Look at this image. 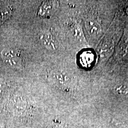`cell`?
Returning a JSON list of instances; mask_svg holds the SVG:
<instances>
[{
    "label": "cell",
    "mask_w": 128,
    "mask_h": 128,
    "mask_svg": "<svg viewBox=\"0 0 128 128\" xmlns=\"http://www.w3.org/2000/svg\"><path fill=\"white\" fill-rule=\"evenodd\" d=\"M114 92L119 96H128V86L126 84H119L114 88Z\"/></svg>",
    "instance_id": "cell-6"
},
{
    "label": "cell",
    "mask_w": 128,
    "mask_h": 128,
    "mask_svg": "<svg viewBox=\"0 0 128 128\" xmlns=\"http://www.w3.org/2000/svg\"><path fill=\"white\" fill-rule=\"evenodd\" d=\"M86 26L88 33L91 36L94 38H98L102 34V28L101 26L92 20H88L86 22Z\"/></svg>",
    "instance_id": "cell-3"
},
{
    "label": "cell",
    "mask_w": 128,
    "mask_h": 128,
    "mask_svg": "<svg viewBox=\"0 0 128 128\" xmlns=\"http://www.w3.org/2000/svg\"><path fill=\"white\" fill-rule=\"evenodd\" d=\"M10 13V10L7 8H0V24L9 17Z\"/></svg>",
    "instance_id": "cell-10"
},
{
    "label": "cell",
    "mask_w": 128,
    "mask_h": 128,
    "mask_svg": "<svg viewBox=\"0 0 128 128\" xmlns=\"http://www.w3.org/2000/svg\"><path fill=\"white\" fill-rule=\"evenodd\" d=\"M54 79L60 86H66L70 82V77L68 74L64 71H57L54 74Z\"/></svg>",
    "instance_id": "cell-4"
},
{
    "label": "cell",
    "mask_w": 128,
    "mask_h": 128,
    "mask_svg": "<svg viewBox=\"0 0 128 128\" xmlns=\"http://www.w3.org/2000/svg\"><path fill=\"white\" fill-rule=\"evenodd\" d=\"M2 84H1V82H0V93L1 92V91H2Z\"/></svg>",
    "instance_id": "cell-11"
},
{
    "label": "cell",
    "mask_w": 128,
    "mask_h": 128,
    "mask_svg": "<svg viewBox=\"0 0 128 128\" xmlns=\"http://www.w3.org/2000/svg\"><path fill=\"white\" fill-rule=\"evenodd\" d=\"M39 38L42 44L47 49L55 50L57 48L56 42L49 32H42L39 35Z\"/></svg>",
    "instance_id": "cell-2"
},
{
    "label": "cell",
    "mask_w": 128,
    "mask_h": 128,
    "mask_svg": "<svg viewBox=\"0 0 128 128\" xmlns=\"http://www.w3.org/2000/svg\"><path fill=\"white\" fill-rule=\"evenodd\" d=\"M126 13H127V14L128 15V7H127V8H126Z\"/></svg>",
    "instance_id": "cell-12"
},
{
    "label": "cell",
    "mask_w": 128,
    "mask_h": 128,
    "mask_svg": "<svg viewBox=\"0 0 128 128\" xmlns=\"http://www.w3.org/2000/svg\"><path fill=\"white\" fill-rule=\"evenodd\" d=\"M113 49V46L112 43L110 42H106L104 43L101 46L100 50H99V54L102 58H106L111 54Z\"/></svg>",
    "instance_id": "cell-5"
},
{
    "label": "cell",
    "mask_w": 128,
    "mask_h": 128,
    "mask_svg": "<svg viewBox=\"0 0 128 128\" xmlns=\"http://www.w3.org/2000/svg\"><path fill=\"white\" fill-rule=\"evenodd\" d=\"M53 3L52 2H46L42 6L39 12L42 16L49 15L51 13L53 10Z\"/></svg>",
    "instance_id": "cell-7"
},
{
    "label": "cell",
    "mask_w": 128,
    "mask_h": 128,
    "mask_svg": "<svg viewBox=\"0 0 128 128\" xmlns=\"http://www.w3.org/2000/svg\"><path fill=\"white\" fill-rule=\"evenodd\" d=\"M74 35L75 38L81 43L85 42V38L84 36V33L82 30V28H80V26H76L75 27L73 30Z\"/></svg>",
    "instance_id": "cell-8"
},
{
    "label": "cell",
    "mask_w": 128,
    "mask_h": 128,
    "mask_svg": "<svg viewBox=\"0 0 128 128\" xmlns=\"http://www.w3.org/2000/svg\"><path fill=\"white\" fill-rule=\"evenodd\" d=\"M1 55L4 63L10 66L18 68L22 66V55L18 50L12 48H6L1 52Z\"/></svg>",
    "instance_id": "cell-1"
},
{
    "label": "cell",
    "mask_w": 128,
    "mask_h": 128,
    "mask_svg": "<svg viewBox=\"0 0 128 128\" xmlns=\"http://www.w3.org/2000/svg\"><path fill=\"white\" fill-rule=\"evenodd\" d=\"M82 55L81 61L83 64L87 66V65H90V64H92V61L93 60V57H92V54H91L90 52H86Z\"/></svg>",
    "instance_id": "cell-9"
}]
</instances>
